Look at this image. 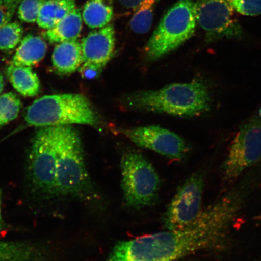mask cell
Returning <instances> with one entry per match:
<instances>
[{"label":"cell","mask_w":261,"mask_h":261,"mask_svg":"<svg viewBox=\"0 0 261 261\" xmlns=\"http://www.w3.org/2000/svg\"><path fill=\"white\" fill-rule=\"evenodd\" d=\"M22 0H0V29L11 22Z\"/></svg>","instance_id":"cell-25"},{"label":"cell","mask_w":261,"mask_h":261,"mask_svg":"<svg viewBox=\"0 0 261 261\" xmlns=\"http://www.w3.org/2000/svg\"><path fill=\"white\" fill-rule=\"evenodd\" d=\"M143 0H119L120 4L123 7L128 9L135 10Z\"/></svg>","instance_id":"cell-27"},{"label":"cell","mask_w":261,"mask_h":261,"mask_svg":"<svg viewBox=\"0 0 261 261\" xmlns=\"http://www.w3.org/2000/svg\"><path fill=\"white\" fill-rule=\"evenodd\" d=\"M6 75L13 87L22 96L32 97L40 92V79L31 67L10 64Z\"/></svg>","instance_id":"cell-17"},{"label":"cell","mask_w":261,"mask_h":261,"mask_svg":"<svg viewBox=\"0 0 261 261\" xmlns=\"http://www.w3.org/2000/svg\"><path fill=\"white\" fill-rule=\"evenodd\" d=\"M124 102L135 110L190 117L206 112L211 100L206 84L195 80L169 84L158 90L138 91L127 96Z\"/></svg>","instance_id":"cell-2"},{"label":"cell","mask_w":261,"mask_h":261,"mask_svg":"<svg viewBox=\"0 0 261 261\" xmlns=\"http://www.w3.org/2000/svg\"><path fill=\"white\" fill-rule=\"evenodd\" d=\"M158 0H143L135 9L130 21L132 30L138 34H144L151 29Z\"/></svg>","instance_id":"cell-20"},{"label":"cell","mask_w":261,"mask_h":261,"mask_svg":"<svg viewBox=\"0 0 261 261\" xmlns=\"http://www.w3.org/2000/svg\"><path fill=\"white\" fill-rule=\"evenodd\" d=\"M124 201L127 206L139 210L158 199L160 178L154 166L138 152L125 153L121 160Z\"/></svg>","instance_id":"cell-7"},{"label":"cell","mask_w":261,"mask_h":261,"mask_svg":"<svg viewBox=\"0 0 261 261\" xmlns=\"http://www.w3.org/2000/svg\"><path fill=\"white\" fill-rule=\"evenodd\" d=\"M54 252L44 243L0 241V261H52Z\"/></svg>","instance_id":"cell-13"},{"label":"cell","mask_w":261,"mask_h":261,"mask_svg":"<svg viewBox=\"0 0 261 261\" xmlns=\"http://www.w3.org/2000/svg\"><path fill=\"white\" fill-rule=\"evenodd\" d=\"M113 0H88L82 16L88 27L99 29L109 24L114 13Z\"/></svg>","instance_id":"cell-19"},{"label":"cell","mask_w":261,"mask_h":261,"mask_svg":"<svg viewBox=\"0 0 261 261\" xmlns=\"http://www.w3.org/2000/svg\"><path fill=\"white\" fill-rule=\"evenodd\" d=\"M103 68L96 64L84 63L78 70L82 77L87 80H93L100 76Z\"/></svg>","instance_id":"cell-26"},{"label":"cell","mask_w":261,"mask_h":261,"mask_svg":"<svg viewBox=\"0 0 261 261\" xmlns=\"http://www.w3.org/2000/svg\"><path fill=\"white\" fill-rule=\"evenodd\" d=\"M204 187V176L200 173L186 179L165 214L163 223L166 229H184L197 220L203 211Z\"/></svg>","instance_id":"cell-10"},{"label":"cell","mask_w":261,"mask_h":261,"mask_svg":"<svg viewBox=\"0 0 261 261\" xmlns=\"http://www.w3.org/2000/svg\"><path fill=\"white\" fill-rule=\"evenodd\" d=\"M234 11L247 16L261 14V0H229Z\"/></svg>","instance_id":"cell-24"},{"label":"cell","mask_w":261,"mask_h":261,"mask_svg":"<svg viewBox=\"0 0 261 261\" xmlns=\"http://www.w3.org/2000/svg\"><path fill=\"white\" fill-rule=\"evenodd\" d=\"M21 108L20 99L12 92L0 96V128L18 117Z\"/></svg>","instance_id":"cell-21"},{"label":"cell","mask_w":261,"mask_h":261,"mask_svg":"<svg viewBox=\"0 0 261 261\" xmlns=\"http://www.w3.org/2000/svg\"><path fill=\"white\" fill-rule=\"evenodd\" d=\"M260 117H261V109H260Z\"/></svg>","instance_id":"cell-30"},{"label":"cell","mask_w":261,"mask_h":261,"mask_svg":"<svg viewBox=\"0 0 261 261\" xmlns=\"http://www.w3.org/2000/svg\"><path fill=\"white\" fill-rule=\"evenodd\" d=\"M93 192L79 134L71 125L57 126L56 197L86 201Z\"/></svg>","instance_id":"cell-3"},{"label":"cell","mask_w":261,"mask_h":261,"mask_svg":"<svg viewBox=\"0 0 261 261\" xmlns=\"http://www.w3.org/2000/svg\"><path fill=\"white\" fill-rule=\"evenodd\" d=\"M24 29L17 21L9 22L0 29V50L11 51L20 43Z\"/></svg>","instance_id":"cell-22"},{"label":"cell","mask_w":261,"mask_h":261,"mask_svg":"<svg viewBox=\"0 0 261 261\" xmlns=\"http://www.w3.org/2000/svg\"><path fill=\"white\" fill-rule=\"evenodd\" d=\"M194 10L196 21L204 31L208 43L242 37V27L229 0H198Z\"/></svg>","instance_id":"cell-8"},{"label":"cell","mask_w":261,"mask_h":261,"mask_svg":"<svg viewBox=\"0 0 261 261\" xmlns=\"http://www.w3.org/2000/svg\"><path fill=\"white\" fill-rule=\"evenodd\" d=\"M51 61L55 71L59 74L74 73L83 63L81 43L73 40L57 44L52 54Z\"/></svg>","instance_id":"cell-14"},{"label":"cell","mask_w":261,"mask_h":261,"mask_svg":"<svg viewBox=\"0 0 261 261\" xmlns=\"http://www.w3.org/2000/svg\"><path fill=\"white\" fill-rule=\"evenodd\" d=\"M57 126L40 127L28 154L26 181L30 193L41 200L56 197Z\"/></svg>","instance_id":"cell-5"},{"label":"cell","mask_w":261,"mask_h":261,"mask_svg":"<svg viewBox=\"0 0 261 261\" xmlns=\"http://www.w3.org/2000/svg\"><path fill=\"white\" fill-rule=\"evenodd\" d=\"M83 16L80 9L76 8L54 26L42 34L51 44L77 40L83 29Z\"/></svg>","instance_id":"cell-15"},{"label":"cell","mask_w":261,"mask_h":261,"mask_svg":"<svg viewBox=\"0 0 261 261\" xmlns=\"http://www.w3.org/2000/svg\"><path fill=\"white\" fill-rule=\"evenodd\" d=\"M261 158V120L254 117L240 127L223 163V177L233 181Z\"/></svg>","instance_id":"cell-9"},{"label":"cell","mask_w":261,"mask_h":261,"mask_svg":"<svg viewBox=\"0 0 261 261\" xmlns=\"http://www.w3.org/2000/svg\"><path fill=\"white\" fill-rule=\"evenodd\" d=\"M76 8V0H46L39 12L37 23L48 30Z\"/></svg>","instance_id":"cell-18"},{"label":"cell","mask_w":261,"mask_h":261,"mask_svg":"<svg viewBox=\"0 0 261 261\" xmlns=\"http://www.w3.org/2000/svg\"><path fill=\"white\" fill-rule=\"evenodd\" d=\"M5 82L4 77H3V74L0 71V94L2 93L3 89H4Z\"/></svg>","instance_id":"cell-29"},{"label":"cell","mask_w":261,"mask_h":261,"mask_svg":"<svg viewBox=\"0 0 261 261\" xmlns=\"http://www.w3.org/2000/svg\"><path fill=\"white\" fill-rule=\"evenodd\" d=\"M230 228L229 218L224 211L210 205L184 229L120 241L106 261H177L199 251L223 247Z\"/></svg>","instance_id":"cell-1"},{"label":"cell","mask_w":261,"mask_h":261,"mask_svg":"<svg viewBox=\"0 0 261 261\" xmlns=\"http://www.w3.org/2000/svg\"><path fill=\"white\" fill-rule=\"evenodd\" d=\"M115 45L113 25L109 24L90 32L81 43L83 63H94L105 67L113 56Z\"/></svg>","instance_id":"cell-12"},{"label":"cell","mask_w":261,"mask_h":261,"mask_svg":"<svg viewBox=\"0 0 261 261\" xmlns=\"http://www.w3.org/2000/svg\"><path fill=\"white\" fill-rule=\"evenodd\" d=\"M47 50V45L43 39L38 36L28 35L16 49L11 64L31 67L40 63Z\"/></svg>","instance_id":"cell-16"},{"label":"cell","mask_w":261,"mask_h":261,"mask_svg":"<svg viewBox=\"0 0 261 261\" xmlns=\"http://www.w3.org/2000/svg\"><path fill=\"white\" fill-rule=\"evenodd\" d=\"M2 192L0 190V233L5 230V225L4 220H3L2 211Z\"/></svg>","instance_id":"cell-28"},{"label":"cell","mask_w":261,"mask_h":261,"mask_svg":"<svg viewBox=\"0 0 261 261\" xmlns=\"http://www.w3.org/2000/svg\"><path fill=\"white\" fill-rule=\"evenodd\" d=\"M24 119L30 126H61L80 124L97 127L100 119L88 98L82 94L42 96L25 110Z\"/></svg>","instance_id":"cell-4"},{"label":"cell","mask_w":261,"mask_h":261,"mask_svg":"<svg viewBox=\"0 0 261 261\" xmlns=\"http://www.w3.org/2000/svg\"><path fill=\"white\" fill-rule=\"evenodd\" d=\"M195 0H179L168 10L147 43L149 60H156L180 46L194 35L197 21Z\"/></svg>","instance_id":"cell-6"},{"label":"cell","mask_w":261,"mask_h":261,"mask_svg":"<svg viewBox=\"0 0 261 261\" xmlns=\"http://www.w3.org/2000/svg\"><path fill=\"white\" fill-rule=\"evenodd\" d=\"M46 0H22L17 8L18 17L22 22H37L39 12Z\"/></svg>","instance_id":"cell-23"},{"label":"cell","mask_w":261,"mask_h":261,"mask_svg":"<svg viewBox=\"0 0 261 261\" xmlns=\"http://www.w3.org/2000/svg\"><path fill=\"white\" fill-rule=\"evenodd\" d=\"M121 130L136 145L169 159H181L188 151L187 145L180 136L162 127L140 126Z\"/></svg>","instance_id":"cell-11"}]
</instances>
